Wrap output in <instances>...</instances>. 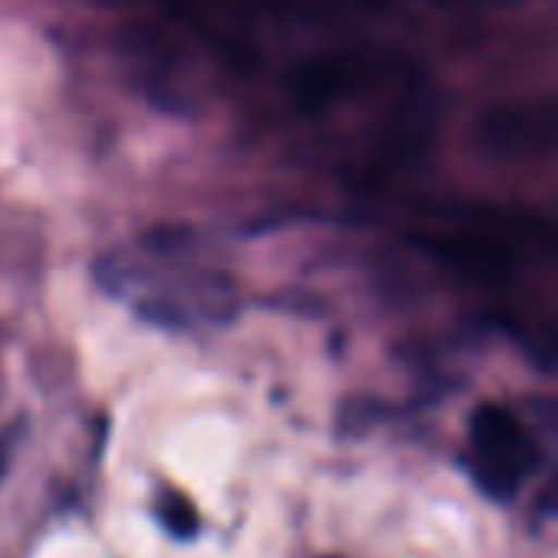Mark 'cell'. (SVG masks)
<instances>
[{
    "label": "cell",
    "mask_w": 558,
    "mask_h": 558,
    "mask_svg": "<svg viewBox=\"0 0 558 558\" xmlns=\"http://www.w3.org/2000/svg\"><path fill=\"white\" fill-rule=\"evenodd\" d=\"M466 463L473 480L483 486V493L506 502L525 483L535 463V447L506 408L483 404L470 417Z\"/></svg>",
    "instance_id": "cell-3"
},
{
    "label": "cell",
    "mask_w": 558,
    "mask_h": 558,
    "mask_svg": "<svg viewBox=\"0 0 558 558\" xmlns=\"http://www.w3.org/2000/svg\"><path fill=\"white\" fill-rule=\"evenodd\" d=\"M96 276L138 319L171 332L217 329L240 313L233 276L191 230H151L132 246L106 253Z\"/></svg>",
    "instance_id": "cell-1"
},
{
    "label": "cell",
    "mask_w": 558,
    "mask_h": 558,
    "mask_svg": "<svg viewBox=\"0 0 558 558\" xmlns=\"http://www.w3.org/2000/svg\"><path fill=\"white\" fill-rule=\"evenodd\" d=\"M417 73L395 53L378 50H339L310 57L287 76V96L303 112L332 109L359 93L381 86H414Z\"/></svg>",
    "instance_id": "cell-2"
},
{
    "label": "cell",
    "mask_w": 558,
    "mask_h": 558,
    "mask_svg": "<svg viewBox=\"0 0 558 558\" xmlns=\"http://www.w3.org/2000/svg\"><path fill=\"white\" fill-rule=\"evenodd\" d=\"M158 519L165 522V529L178 538H191L197 532V512L191 506L187 496L181 493H165L158 499Z\"/></svg>",
    "instance_id": "cell-4"
}]
</instances>
